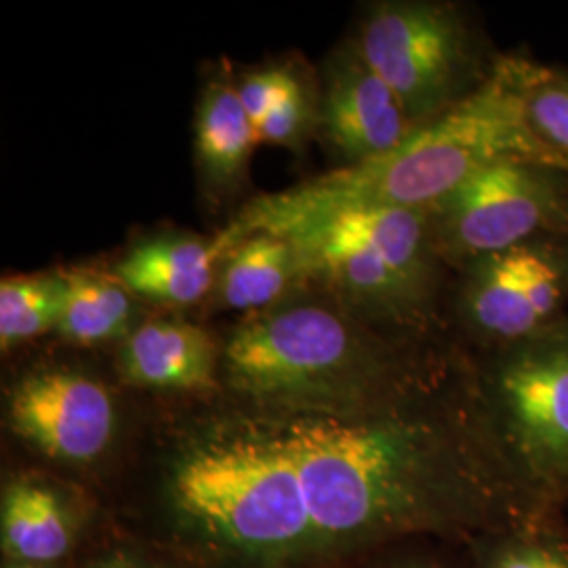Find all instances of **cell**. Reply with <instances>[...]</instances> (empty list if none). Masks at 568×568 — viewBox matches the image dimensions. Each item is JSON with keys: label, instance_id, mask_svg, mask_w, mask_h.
Here are the masks:
<instances>
[{"label": "cell", "instance_id": "cb8c5ba5", "mask_svg": "<svg viewBox=\"0 0 568 568\" xmlns=\"http://www.w3.org/2000/svg\"><path fill=\"white\" fill-rule=\"evenodd\" d=\"M121 568H135V567H121Z\"/></svg>", "mask_w": 568, "mask_h": 568}, {"label": "cell", "instance_id": "9a60e30c", "mask_svg": "<svg viewBox=\"0 0 568 568\" xmlns=\"http://www.w3.org/2000/svg\"><path fill=\"white\" fill-rule=\"evenodd\" d=\"M297 267L291 243L272 234H255L232 248L222 276V297L236 310L272 304Z\"/></svg>", "mask_w": 568, "mask_h": 568}, {"label": "cell", "instance_id": "4fadbf2b", "mask_svg": "<svg viewBox=\"0 0 568 568\" xmlns=\"http://www.w3.org/2000/svg\"><path fill=\"white\" fill-rule=\"evenodd\" d=\"M0 528L4 551L32 567L60 560L72 541L60 497L34 483H13L4 490Z\"/></svg>", "mask_w": 568, "mask_h": 568}, {"label": "cell", "instance_id": "44dd1931", "mask_svg": "<svg viewBox=\"0 0 568 568\" xmlns=\"http://www.w3.org/2000/svg\"><path fill=\"white\" fill-rule=\"evenodd\" d=\"M291 81V74L281 72V70H270V72H260L248 77L246 81L239 87V98L243 103L244 112L248 121L253 122V129L262 124L272 105L281 98L286 82Z\"/></svg>", "mask_w": 568, "mask_h": 568}, {"label": "cell", "instance_id": "3957f363", "mask_svg": "<svg viewBox=\"0 0 568 568\" xmlns=\"http://www.w3.org/2000/svg\"><path fill=\"white\" fill-rule=\"evenodd\" d=\"M471 392L514 483L528 504L565 516L568 504V318L490 349Z\"/></svg>", "mask_w": 568, "mask_h": 568}, {"label": "cell", "instance_id": "ac0fdd59", "mask_svg": "<svg viewBox=\"0 0 568 568\" xmlns=\"http://www.w3.org/2000/svg\"><path fill=\"white\" fill-rule=\"evenodd\" d=\"M63 276L4 278L0 284V344L7 349L60 325Z\"/></svg>", "mask_w": 568, "mask_h": 568}, {"label": "cell", "instance_id": "8fae6325", "mask_svg": "<svg viewBox=\"0 0 568 568\" xmlns=\"http://www.w3.org/2000/svg\"><path fill=\"white\" fill-rule=\"evenodd\" d=\"M124 382L156 389H201L213 384L215 344L201 326L156 321L140 326L122 347Z\"/></svg>", "mask_w": 568, "mask_h": 568}, {"label": "cell", "instance_id": "7402d4cb", "mask_svg": "<svg viewBox=\"0 0 568 568\" xmlns=\"http://www.w3.org/2000/svg\"><path fill=\"white\" fill-rule=\"evenodd\" d=\"M403 568H438V567H432V565H408V567Z\"/></svg>", "mask_w": 568, "mask_h": 568}, {"label": "cell", "instance_id": "30bf717a", "mask_svg": "<svg viewBox=\"0 0 568 568\" xmlns=\"http://www.w3.org/2000/svg\"><path fill=\"white\" fill-rule=\"evenodd\" d=\"M464 316L490 349L520 342L544 325L528 302L525 244L467 265Z\"/></svg>", "mask_w": 568, "mask_h": 568}, {"label": "cell", "instance_id": "9c48e42d", "mask_svg": "<svg viewBox=\"0 0 568 568\" xmlns=\"http://www.w3.org/2000/svg\"><path fill=\"white\" fill-rule=\"evenodd\" d=\"M325 126L352 164L384 156L417 129L386 82L366 65L358 49L339 60L331 74Z\"/></svg>", "mask_w": 568, "mask_h": 568}, {"label": "cell", "instance_id": "ba28073f", "mask_svg": "<svg viewBox=\"0 0 568 568\" xmlns=\"http://www.w3.org/2000/svg\"><path fill=\"white\" fill-rule=\"evenodd\" d=\"M11 426L42 453L84 464L102 455L114 432V405L105 387L79 373H39L11 398Z\"/></svg>", "mask_w": 568, "mask_h": 568}, {"label": "cell", "instance_id": "d6986e66", "mask_svg": "<svg viewBox=\"0 0 568 568\" xmlns=\"http://www.w3.org/2000/svg\"><path fill=\"white\" fill-rule=\"evenodd\" d=\"M527 119L539 142L568 163V72L539 68L527 93Z\"/></svg>", "mask_w": 568, "mask_h": 568}, {"label": "cell", "instance_id": "2e32d148", "mask_svg": "<svg viewBox=\"0 0 568 568\" xmlns=\"http://www.w3.org/2000/svg\"><path fill=\"white\" fill-rule=\"evenodd\" d=\"M476 568H568L565 516L527 518L483 532Z\"/></svg>", "mask_w": 568, "mask_h": 568}, {"label": "cell", "instance_id": "7c38bea8", "mask_svg": "<svg viewBox=\"0 0 568 568\" xmlns=\"http://www.w3.org/2000/svg\"><path fill=\"white\" fill-rule=\"evenodd\" d=\"M222 253L194 239H159L133 248L116 276L126 291L163 304H194L213 278V264Z\"/></svg>", "mask_w": 568, "mask_h": 568}, {"label": "cell", "instance_id": "8992f818", "mask_svg": "<svg viewBox=\"0 0 568 568\" xmlns=\"http://www.w3.org/2000/svg\"><path fill=\"white\" fill-rule=\"evenodd\" d=\"M356 49L415 126L445 114L490 72L480 70L466 21L447 4H379L365 21Z\"/></svg>", "mask_w": 568, "mask_h": 568}, {"label": "cell", "instance_id": "ffe728a7", "mask_svg": "<svg viewBox=\"0 0 568 568\" xmlns=\"http://www.w3.org/2000/svg\"><path fill=\"white\" fill-rule=\"evenodd\" d=\"M305 121V100L297 81L291 77L281 98L272 105L255 135L257 143H286L295 140Z\"/></svg>", "mask_w": 568, "mask_h": 568}, {"label": "cell", "instance_id": "5bb4252c", "mask_svg": "<svg viewBox=\"0 0 568 568\" xmlns=\"http://www.w3.org/2000/svg\"><path fill=\"white\" fill-rule=\"evenodd\" d=\"M257 135L248 121L239 89L215 82L206 89L196 119V150L211 182H234L251 159Z\"/></svg>", "mask_w": 568, "mask_h": 568}, {"label": "cell", "instance_id": "277c9868", "mask_svg": "<svg viewBox=\"0 0 568 568\" xmlns=\"http://www.w3.org/2000/svg\"><path fill=\"white\" fill-rule=\"evenodd\" d=\"M286 241L300 270L325 276L375 316L413 323L432 300L438 253L427 211L354 209Z\"/></svg>", "mask_w": 568, "mask_h": 568}, {"label": "cell", "instance_id": "6da1fadb", "mask_svg": "<svg viewBox=\"0 0 568 568\" xmlns=\"http://www.w3.org/2000/svg\"><path fill=\"white\" fill-rule=\"evenodd\" d=\"M474 485L455 422L396 403L217 436L183 457L173 497L225 546L281 554L462 525Z\"/></svg>", "mask_w": 568, "mask_h": 568}, {"label": "cell", "instance_id": "7a4b0ae2", "mask_svg": "<svg viewBox=\"0 0 568 568\" xmlns=\"http://www.w3.org/2000/svg\"><path fill=\"white\" fill-rule=\"evenodd\" d=\"M539 68L520 55L497 58L478 89L392 152L253 201L215 241L217 248L224 255L255 234L288 239L354 209L427 211L493 164L527 161L568 171L528 124L527 93Z\"/></svg>", "mask_w": 568, "mask_h": 568}, {"label": "cell", "instance_id": "52a82bcc", "mask_svg": "<svg viewBox=\"0 0 568 568\" xmlns=\"http://www.w3.org/2000/svg\"><path fill=\"white\" fill-rule=\"evenodd\" d=\"M438 255L469 265L539 239H568V171L493 164L427 209Z\"/></svg>", "mask_w": 568, "mask_h": 568}, {"label": "cell", "instance_id": "603a6c76", "mask_svg": "<svg viewBox=\"0 0 568 568\" xmlns=\"http://www.w3.org/2000/svg\"><path fill=\"white\" fill-rule=\"evenodd\" d=\"M13 568H41V567H32V565H20V567H13Z\"/></svg>", "mask_w": 568, "mask_h": 568}, {"label": "cell", "instance_id": "e0dca14e", "mask_svg": "<svg viewBox=\"0 0 568 568\" xmlns=\"http://www.w3.org/2000/svg\"><path fill=\"white\" fill-rule=\"evenodd\" d=\"M61 335L77 344H95L119 337L131 321V300L122 284L93 274L63 276Z\"/></svg>", "mask_w": 568, "mask_h": 568}, {"label": "cell", "instance_id": "5b68a950", "mask_svg": "<svg viewBox=\"0 0 568 568\" xmlns=\"http://www.w3.org/2000/svg\"><path fill=\"white\" fill-rule=\"evenodd\" d=\"M236 386L262 396L300 394L326 382L354 387L371 405L408 392L400 366L366 344L337 314L305 305L241 328L225 349Z\"/></svg>", "mask_w": 568, "mask_h": 568}]
</instances>
